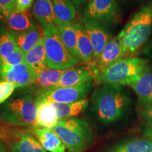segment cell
Masks as SVG:
<instances>
[{
    "label": "cell",
    "instance_id": "obj_34",
    "mask_svg": "<svg viewBox=\"0 0 152 152\" xmlns=\"http://www.w3.org/2000/svg\"><path fill=\"white\" fill-rule=\"evenodd\" d=\"M143 136L144 138L149 139L152 141V123H149L145 127L143 132Z\"/></svg>",
    "mask_w": 152,
    "mask_h": 152
},
{
    "label": "cell",
    "instance_id": "obj_14",
    "mask_svg": "<svg viewBox=\"0 0 152 152\" xmlns=\"http://www.w3.org/2000/svg\"><path fill=\"white\" fill-rule=\"evenodd\" d=\"M9 147L12 152H47L35 137L26 131H18L10 137Z\"/></svg>",
    "mask_w": 152,
    "mask_h": 152
},
{
    "label": "cell",
    "instance_id": "obj_17",
    "mask_svg": "<svg viewBox=\"0 0 152 152\" xmlns=\"http://www.w3.org/2000/svg\"><path fill=\"white\" fill-rule=\"evenodd\" d=\"M24 62L38 75L48 67L43 37L42 35L37 45L25 54Z\"/></svg>",
    "mask_w": 152,
    "mask_h": 152
},
{
    "label": "cell",
    "instance_id": "obj_30",
    "mask_svg": "<svg viewBox=\"0 0 152 152\" xmlns=\"http://www.w3.org/2000/svg\"><path fill=\"white\" fill-rule=\"evenodd\" d=\"M16 87L13 83L7 80L0 82V104L6 102L12 95Z\"/></svg>",
    "mask_w": 152,
    "mask_h": 152
},
{
    "label": "cell",
    "instance_id": "obj_8",
    "mask_svg": "<svg viewBox=\"0 0 152 152\" xmlns=\"http://www.w3.org/2000/svg\"><path fill=\"white\" fill-rule=\"evenodd\" d=\"M92 86V83H86L75 87H58L38 93L35 97V104L73 103L85 99Z\"/></svg>",
    "mask_w": 152,
    "mask_h": 152
},
{
    "label": "cell",
    "instance_id": "obj_22",
    "mask_svg": "<svg viewBox=\"0 0 152 152\" xmlns=\"http://www.w3.org/2000/svg\"><path fill=\"white\" fill-rule=\"evenodd\" d=\"M64 71L63 70L52 69L47 67L38 74L37 80L34 84L38 89L37 94L54 89L60 81Z\"/></svg>",
    "mask_w": 152,
    "mask_h": 152
},
{
    "label": "cell",
    "instance_id": "obj_16",
    "mask_svg": "<svg viewBox=\"0 0 152 152\" xmlns=\"http://www.w3.org/2000/svg\"><path fill=\"white\" fill-rule=\"evenodd\" d=\"M77 36V51L79 58L87 66H94V50L90 38L85 31L80 20L75 23Z\"/></svg>",
    "mask_w": 152,
    "mask_h": 152
},
{
    "label": "cell",
    "instance_id": "obj_24",
    "mask_svg": "<svg viewBox=\"0 0 152 152\" xmlns=\"http://www.w3.org/2000/svg\"><path fill=\"white\" fill-rule=\"evenodd\" d=\"M52 104L56 108L57 115L60 121L71 119L72 118L79 115L86 109L88 105V100L85 98L84 99L73 102V103Z\"/></svg>",
    "mask_w": 152,
    "mask_h": 152
},
{
    "label": "cell",
    "instance_id": "obj_4",
    "mask_svg": "<svg viewBox=\"0 0 152 152\" xmlns=\"http://www.w3.org/2000/svg\"><path fill=\"white\" fill-rule=\"evenodd\" d=\"M148 66L147 59L134 56L124 58L106 68L96 80L102 84L129 86Z\"/></svg>",
    "mask_w": 152,
    "mask_h": 152
},
{
    "label": "cell",
    "instance_id": "obj_19",
    "mask_svg": "<svg viewBox=\"0 0 152 152\" xmlns=\"http://www.w3.org/2000/svg\"><path fill=\"white\" fill-rule=\"evenodd\" d=\"M37 106L36 127L53 129L58 123V115L54 104L40 103Z\"/></svg>",
    "mask_w": 152,
    "mask_h": 152
},
{
    "label": "cell",
    "instance_id": "obj_33",
    "mask_svg": "<svg viewBox=\"0 0 152 152\" xmlns=\"http://www.w3.org/2000/svg\"><path fill=\"white\" fill-rule=\"evenodd\" d=\"M142 54L149 58H152V37L149 39L142 49Z\"/></svg>",
    "mask_w": 152,
    "mask_h": 152
},
{
    "label": "cell",
    "instance_id": "obj_26",
    "mask_svg": "<svg viewBox=\"0 0 152 152\" xmlns=\"http://www.w3.org/2000/svg\"><path fill=\"white\" fill-rule=\"evenodd\" d=\"M20 49L16 43V33L0 24V59Z\"/></svg>",
    "mask_w": 152,
    "mask_h": 152
},
{
    "label": "cell",
    "instance_id": "obj_13",
    "mask_svg": "<svg viewBox=\"0 0 152 152\" xmlns=\"http://www.w3.org/2000/svg\"><path fill=\"white\" fill-rule=\"evenodd\" d=\"M136 93L139 104L147 106L152 104V67L148 66L140 77L129 85Z\"/></svg>",
    "mask_w": 152,
    "mask_h": 152
},
{
    "label": "cell",
    "instance_id": "obj_27",
    "mask_svg": "<svg viewBox=\"0 0 152 152\" xmlns=\"http://www.w3.org/2000/svg\"><path fill=\"white\" fill-rule=\"evenodd\" d=\"M42 35L39 31L37 24L32 27L27 31L23 33L16 34V43L18 48L24 54L31 50Z\"/></svg>",
    "mask_w": 152,
    "mask_h": 152
},
{
    "label": "cell",
    "instance_id": "obj_28",
    "mask_svg": "<svg viewBox=\"0 0 152 152\" xmlns=\"http://www.w3.org/2000/svg\"><path fill=\"white\" fill-rule=\"evenodd\" d=\"M25 54L20 49L0 59V75L15 66L24 63Z\"/></svg>",
    "mask_w": 152,
    "mask_h": 152
},
{
    "label": "cell",
    "instance_id": "obj_5",
    "mask_svg": "<svg viewBox=\"0 0 152 152\" xmlns=\"http://www.w3.org/2000/svg\"><path fill=\"white\" fill-rule=\"evenodd\" d=\"M52 130L70 152H83L92 141V131L84 120L60 121Z\"/></svg>",
    "mask_w": 152,
    "mask_h": 152
},
{
    "label": "cell",
    "instance_id": "obj_32",
    "mask_svg": "<svg viewBox=\"0 0 152 152\" xmlns=\"http://www.w3.org/2000/svg\"><path fill=\"white\" fill-rule=\"evenodd\" d=\"M142 117L148 123H152V104L146 106L142 113Z\"/></svg>",
    "mask_w": 152,
    "mask_h": 152
},
{
    "label": "cell",
    "instance_id": "obj_20",
    "mask_svg": "<svg viewBox=\"0 0 152 152\" xmlns=\"http://www.w3.org/2000/svg\"><path fill=\"white\" fill-rule=\"evenodd\" d=\"M33 14L43 28L49 25H56L52 0H36L33 4Z\"/></svg>",
    "mask_w": 152,
    "mask_h": 152
},
{
    "label": "cell",
    "instance_id": "obj_21",
    "mask_svg": "<svg viewBox=\"0 0 152 152\" xmlns=\"http://www.w3.org/2000/svg\"><path fill=\"white\" fill-rule=\"evenodd\" d=\"M7 27L14 33L18 34L30 29L36 24L29 11L14 12L6 19Z\"/></svg>",
    "mask_w": 152,
    "mask_h": 152
},
{
    "label": "cell",
    "instance_id": "obj_36",
    "mask_svg": "<svg viewBox=\"0 0 152 152\" xmlns=\"http://www.w3.org/2000/svg\"><path fill=\"white\" fill-rule=\"evenodd\" d=\"M0 152H8V151H7V149H5V147H4V146L0 144Z\"/></svg>",
    "mask_w": 152,
    "mask_h": 152
},
{
    "label": "cell",
    "instance_id": "obj_11",
    "mask_svg": "<svg viewBox=\"0 0 152 152\" xmlns=\"http://www.w3.org/2000/svg\"><path fill=\"white\" fill-rule=\"evenodd\" d=\"M37 77V74L25 62L11 68L0 75V80L10 82L16 88H23L34 85Z\"/></svg>",
    "mask_w": 152,
    "mask_h": 152
},
{
    "label": "cell",
    "instance_id": "obj_9",
    "mask_svg": "<svg viewBox=\"0 0 152 152\" xmlns=\"http://www.w3.org/2000/svg\"><path fill=\"white\" fill-rule=\"evenodd\" d=\"M80 22L84 28L85 31L90 38L94 50V66L92 68L94 70L104 47L111 39V35L106 30V28L96 23L87 20L86 18H83L80 20Z\"/></svg>",
    "mask_w": 152,
    "mask_h": 152
},
{
    "label": "cell",
    "instance_id": "obj_18",
    "mask_svg": "<svg viewBox=\"0 0 152 152\" xmlns=\"http://www.w3.org/2000/svg\"><path fill=\"white\" fill-rule=\"evenodd\" d=\"M56 25L66 48L75 58L80 60L77 51V36L75 23H65L56 20Z\"/></svg>",
    "mask_w": 152,
    "mask_h": 152
},
{
    "label": "cell",
    "instance_id": "obj_1",
    "mask_svg": "<svg viewBox=\"0 0 152 152\" xmlns=\"http://www.w3.org/2000/svg\"><path fill=\"white\" fill-rule=\"evenodd\" d=\"M92 104L98 118L104 123H112L124 116L131 99L122 85L104 84L93 94Z\"/></svg>",
    "mask_w": 152,
    "mask_h": 152
},
{
    "label": "cell",
    "instance_id": "obj_6",
    "mask_svg": "<svg viewBox=\"0 0 152 152\" xmlns=\"http://www.w3.org/2000/svg\"><path fill=\"white\" fill-rule=\"evenodd\" d=\"M5 122L18 126L36 127L37 106L30 94H22L6 102L0 108Z\"/></svg>",
    "mask_w": 152,
    "mask_h": 152
},
{
    "label": "cell",
    "instance_id": "obj_25",
    "mask_svg": "<svg viewBox=\"0 0 152 152\" xmlns=\"http://www.w3.org/2000/svg\"><path fill=\"white\" fill-rule=\"evenodd\" d=\"M56 20L75 22V8L71 0H52Z\"/></svg>",
    "mask_w": 152,
    "mask_h": 152
},
{
    "label": "cell",
    "instance_id": "obj_12",
    "mask_svg": "<svg viewBox=\"0 0 152 152\" xmlns=\"http://www.w3.org/2000/svg\"><path fill=\"white\" fill-rule=\"evenodd\" d=\"M95 80L96 76L90 66H80L70 68L64 71L55 88L78 86L86 83H92Z\"/></svg>",
    "mask_w": 152,
    "mask_h": 152
},
{
    "label": "cell",
    "instance_id": "obj_29",
    "mask_svg": "<svg viewBox=\"0 0 152 152\" xmlns=\"http://www.w3.org/2000/svg\"><path fill=\"white\" fill-rule=\"evenodd\" d=\"M16 9V0H0V19L5 20Z\"/></svg>",
    "mask_w": 152,
    "mask_h": 152
},
{
    "label": "cell",
    "instance_id": "obj_7",
    "mask_svg": "<svg viewBox=\"0 0 152 152\" xmlns=\"http://www.w3.org/2000/svg\"><path fill=\"white\" fill-rule=\"evenodd\" d=\"M83 18L105 28L117 24L121 20L118 0H90L84 9Z\"/></svg>",
    "mask_w": 152,
    "mask_h": 152
},
{
    "label": "cell",
    "instance_id": "obj_10",
    "mask_svg": "<svg viewBox=\"0 0 152 152\" xmlns=\"http://www.w3.org/2000/svg\"><path fill=\"white\" fill-rule=\"evenodd\" d=\"M124 58H125V55L118 35L111 37L104 47L103 52L99 58L97 64L93 70L96 76V80L106 68Z\"/></svg>",
    "mask_w": 152,
    "mask_h": 152
},
{
    "label": "cell",
    "instance_id": "obj_35",
    "mask_svg": "<svg viewBox=\"0 0 152 152\" xmlns=\"http://www.w3.org/2000/svg\"><path fill=\"white\" fill-rule=\"evenodd\" d=\"M90 1V0H72L74 7H75V8L77 9V10H80V9L81 8L82 6L87 4Z\"/></svg>",
    "mask_w": 152,
    "mask_h": 152
},
{
    "label": "cell",
    "instance_id": "obj_2",
    "mask_svg": "<svg viewBox=\"0 0 152 152\" xmlns=\"http://www.w3.org/2000/svg\"><path fill=\"white\" fill-rule=\"evenodd\" d=\"M151 34L152 3H150L134 13L118 34L125 58L132 57L144 48Z\"/></svg>",
    "mask_w": 152,
    "mask_h": 152
},
{
    "label": "cell",
    "instance_id": "obj_31",
    "mask_svg": "<svg viewBox=\"0 0 152 152\" xmlns=\"http://www.w3.org/2000/svg\"><path fill=\"white\" fill-rule=\"evenodd\" d=\"M34 2V0H16V12H24L27 11L31 8Z\"/></svg>",
    "mask_w": 152,
    "mask_h": 152
},
{
    "label": "cell",
    "instance_id": "obj_23",
    "mask_svg": "<svg viewBox=\"0 0 152 152\" xmlns=\"http://www.w3.org/2000/svg\"><path fill=\"white\" fill-rule=\"evenodd\" d=\"M106 152H152V141L149 139H133L115 144Z\"/></svg>",
    "mask_w": 152,
    "mask_h": 152
},
{
    "label": "cell",
    "instance_id": "obj_15",
    "mask_svg": "<svg viewBox=\"0 0 152 152\" xmlns=\"http://www.w3.org/2000/svg\"><path fill=\"white\" fill-rule=\"evenodd\" d=\"M33 132L46 151L66 152L65 145L52 129L35 127Z\"/></svg>",
    "mask_w": 152,
    "mask_h": 152
},
{
    "label": "cell",
    "instance_id": "obj_3",
    "mask_svg": "<svg viewBox=\"0 0 152 152\" xmlns=\"http://www.w3.org/2000/svg\"><path fill=\"white\" fill-rule=\"evenodd\" d=\"M42 37L49 68L65 71L78 64L79 60L68 51L63 42L56 25H49L43 28Z\"/></svg>",
    "mask_w": 152,
    "mask_h": 152
}]
</instances>
